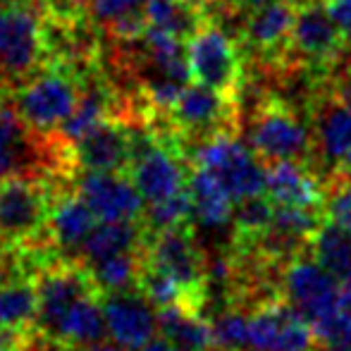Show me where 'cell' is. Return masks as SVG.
<instances>
[{
    "label": "cell",
    "mask_w": 351,
    "mask_h": 351,
    "mask_svg": "<svg viewBox=\"0 0 351 351\" xmlns=\"http://www.w3.org/2000/svg\"><path fill=\"white\" fill-rule=\"evenodd\" d=\"M0 3H3V0H0Z\"/></svg>",
    "instance_id": "cell-44"
},
{
    "label": "cell",
    "mask_w": 351,
    "mask_h": 351,
    "mask_svg": "<svg viewBox=\"0 0 351 351\" xmlns=\"http://www.w3.org/2000/svg\"><path fill=\"white\" fill-rule=\"evenodd\" d=\"M325 189H328L325 177L311 165L291 160L268 162L265 194L275 206H291V208H311L325 213Z\"/></svg>",
    "instance_id": "cell-21"
},
{
    "label": "cell",
    "mask_w": 351,
    "mask_h": 351,
    "mask_svg": "<svg viewBox=\"0 0 351 351\" xmlns=\"http://www.w3.org/2000/svg\"><path fill=\"white\" fill-rule=\"evenodd\" d=\"M213 335L220 351H249V311L232 306L213 323Z\"/></svg>",
    "instance_id": "cell-32"
},
{
    "label": "cell",
    "mask_w": 351,
    "mask_h": 351,
    "mask_svg": "<svg viewBox=\"0 0 351 351\" xmlns=\"http://www.w3.org/2000/svg\"><path fill=\"white\" fill-rule=\"evenodd\" d=\"M246 136L265 165L291 160L315 170V139L308 117L301 108L270 88L251 106Z\"/></svg>",
    "instance_id": "cell-1"
},
{
    "label": "cell",
    "mask_w": 351,
    "mask_h": 351,
    "mask_svg": "<svg viewBox=\"0 0 351 351\" xmlns=\"http://www.w3.org/2000/svg\"><path fill=\"white\" fill-rule=\"evenodd\" d=\"M268 3V0H213L206 8V14L215 22H227V19H241L256 10L258 5Z\"/></svg>",
    "instance_id": "cell-36"
},
{
    "label": "cell",
    "mask_w": 351,
    "mask_h": 351,
    "mask_svg": "<svg viewBox=\"0 0 351 351\" xmlns=\"http://www.w3.org/2000/svg\"><path fill=\"white\" fill-rule=\"evenodd\" d=\"M308 256L318 261L339 282L351 278V232L330 222L328 217L315 230L308 244Z\"/></svg>",
    "instance_id": "cell-29"
},
{
    "label": "cell",
    "mask_w": 351,
    "mask_h": 351,
    "mask_svg": "<svg viewBox=\"0 0 351 351\" xmlns=\"http://www.w3.org/2000/svg\"><path fill=\"white\" fill-rule=\"evenodd\" d=\"M280 291L311 325H318L339 308V280L308 254L294 256L282 265Z\"/></svg>",
    "instance_id": "cell-15"
},
{
    "label": "cell",
    "mask_w": 351,
    "mask_h": 351,
    "mask_svg": "<svg viewBox=\"0 0 351 351\" xmlns=\"http://www.w3.org/2000/svg\"><path fill=\"white\" fill-rule=\"evenodd\" d=\"M143 237H146V227L141 220H98L82 244L79 258L91 265L110 256L139 251L143 246Z\"/></svg>",
    "instance_id": "cell-24"
},
{
    "label": "cell",
    "mask_w": 351,
    "mask_h": 351,
    "mask_svg": "<svg viewBox=\"0 0 351 351\" xmlns=\"http://www.w3.org/2000/svg\"><path fill=\"white\" fill-rule=\"evenodd\" d=\"M108 335L127 351H139L158 335V308L136 287L103 294Z\"/></svg>",
    "instance_id": "cell-19"
},
{
    "label": "cell",
    "mask_w": 351,
    "mask_h": 351,
    "mask_svg": "<svg viewBox=\"0 0 351 351\" xmlns=\"http://www.w3.org/2000/svg\"><path fill=\"white\" fill-rule=\"evenodd\" d=\"M67 151H70L74 172L77 170L127 172L132 162L130 125L115 115L103 117L82 139L74 141Z\"/></svg>",
    "instance_id": "cell-18"
},
{
    "label": "cell",
    "mask_w": 351,
    "mask_h": 351,
    "mask_svg": "<svg viewBox=\"0 0 351 351\" xmlns=\"http://www.w3.org/2000/svg\"><path fill=\"white\" fill-rule=\"evenodd\" d=\"M38 313L36 275L10 270L0 280V330L14 335H34Z\"/></svg>",
    "instance_id": "cell-22"
},
{
    "label": "cell",
    "mask_w": 351,
    "mask_h": 351,
    "mask_svg": "<svg viewBox=\"0 0 351 351\" xmlns=\"http://www.w3.org/2000/svg\"><path fill=\"white\" fill-rule=\"evenodd\" d=\"M108 328L103 315V294H86L62 315L58 323L51 344L62 349L88 347V344L103 342Z\"/></svg>",
    "instance_id": "cell-23"
},
{
    "label": "cell",
    "mask_w": 351,
    "mask_h": 351,
    "mask_svg": "<svg viewBox=\"0 0 351 351\" xmlns=\"http://www.w3.org/2000/svg\"><path fill=\"white\" fill-rule=\"evenodd\" d=\"M296 10V0H268L241 17L237 41L244 53L246 67L270 72L285 60Z\"/></svg>",
    "instance_id": "cell-12"
},
{
    "label": "cell",
    "mask_w": 351,
    "mask_h": 351,
    "mask_svg": "<svg viewBox=\"0 0 351 351\" xmlns=\"http://www.w3.org/2000/svg\"><path fill=\"white\" fill-rule=\"evenodd\" d=\"M141 254L146 261L177 280L186 294V308L204 313L208 301V258L194 234L191 222L148 232Z\"/></svg>",
    "instance_id": "cell-5"
},
{
    "label": "cell",
    "mask_w": 351,
    "mask_h": 351,
    "mask_svg": "<svg viewBox=\"0 0 351 351\" xmlns=\"http://www.w3.org/2000/svg\"><path fill=\"white\" fill-rule=\"evenodd\" d=\"M335 172H337V175H342L344 180L351 182V151L342 158V162H339V165L335 167Z\"/></svg>",
    "instance_id": "cell-42"
},
{
    "label": "cell",
    "mask_w": 351,
    "mask_h": 351,
    "mask_svg": "<svg viewBox=\"0 0 351 351\" xmlns=\"http://www.w3.org/2000/svg\"><path fill=\"white\" fill-rule=\"evenodd\" d=\"M86 3H88V0H86Z\"/></svg>",
    "instance_id": "cell-45"
},
{
    "label": "cell",
    "mask_w": 351,
    "mask_h": 351,
    "mask_svg": "<svg viewBox=\"0 0 351 351\" xmlns=\"http://www.w3.org/2000/svg\"><path fill=\"white\" fill-rule=\"evenodd\" d=\"M158 335L170 339L182 351H220L213 335V323L204 318V313L180 304L158 308Z\"/></svg>",
    "instance_id": "cell-25"
},
{
    "label": "cell",
    "mask_w": 351,
    "mask_h": 351,
    "mask_svg": "<svg viewBox=\"0 0 351 351\" xmlns=\"http://www.w3.org/2000/svg\"><path fill=\"white\" fill-rule=\"evenodd\" d=\"M249 351H323L313 325L282 296L249 311Z\"/></svg>",
    "instance_id": "cell-14"
},
{
    "label": "cell",
    "mask_w": 351,
    "mask_h": 351,
    "mask_svg": "<svg viewBox=\"0 0 351 351\" xmlns=\"http://www.w3.org/2000/svg\"><path fill=\"white\" fill-rule=\"evenodd\" d=\"M325 182V217L351 232V182L337 172H332Z\"/></svg>",
    "instance_id": "cell-33"
},
{
    "label": "cell",
    "mask_w": 351,
    "mask_h": 351,
    "mask_svg": "<svg viewBox=\"0 0 351 351\" xmlns=\"http://www.w3.org/2000/svg\"><path fill=\"white\" fill-rule=\"evenodd\" d=\"M88 19L112 41H132L146 32V0H88Z\"/></svg>",
    "instance_id": "cell-26"
},
{
    "label": "cell",
    "mask_w": 351,
    "mask_h": 351,
    "mask_svg": "<svg viewBox=\"0 0 351 351\" xmlns=\"http://www.w3.org/2000/svg\"><path fill=\"white\" fill-rule=\"evenodd\" d=\"M88 268H91L93 278H96L98 287L103 289V294L132 289V287H136V278H139L141 249L110 256V258H106V261L91 263Z\"/></svg>",
    "instance_id": "cell-30"
},
{
    "label": "cell",
    "mask_w": 351,
    "mask_h": 351,
    "mask_svg": "<svg viewBox=\"0 0 351 351\" xmlns=\"http://www.w3.org/2000/svg\"><path fill=\"white\" fill-rule=\"evenodd\" d=\"M323 5L342 36L344 48L351 51V0H323Z\"/></svg>",
    "instance_id": "cell-37"
},
{
    "label": "cell",
    "mask_w": 351,
    "mask_h": 351,
    "mask_svg": "<svg viewBox=\"0 0 351 351\" xmlns=\"http://www.w3.org/2000/svg\"><path fill=\"white\" fill-rule=\"evenodd\" d=\"M62 180L56 182V191H53L51 201V215H48V241L60 256L67 258H77L72 254L82 251V244L91 230L96 227L98 217L93 215L86 201L74 191L72 182L65 186L60 184Z\"/></svg>",
    "instance_id": "cell-20"
},
{
    "label": "cell",
    "mask_w": 351,
    "mask_h": 351,
    "mask_svg": "<svg viewBox=\"0 0 351 351\" xmlns=\"http://www.w3.org/2000/svg\"><path fill=\"white\" fill-rule=\"evenodd\" d=\"M194 220V208H191V194L189 186L180 194L170 196V199L156 201V204H148L143 210V227L148 232H158L165 230V227H175V225H186V222Z\"/></svg>",
    "instance_id": "cell-31"
},
{
    "label": "cell",
    "mask_w": 351,
    "mask_h": 351,
    "mask_svg": "<svg viewBox=\"0 0 351 351\" xmlns=\"http://www.w3.org/2000/svg\"><path fill=\"white\" fill-rule=\"evenodd\" d=\"M46 65L41 0L0 3V70L10 88Z\"/></svg>",
    "instance_id": "cell-6"
},
{
    "label": "cell",
    "mask_w": 351,
    "mask_h": 351,
    "mask_svg": "<svg viewBox=\"0 0 351 351\" xmlns=\"http://www.w3.org/2000/svg\"><path fill=\"white\" fill-rule=\"evenodd\" d=\"M5 88H10V84H8V79H5L3 70H0V91H5Z\"/></svg>",
    "instance_id": "cell-43"
},
{
    "label": "cell",
    "mask_w": 351,
    "mask_h": 351,
    "mask_svg": "<svg viewBox=\"0 0 351 351\" xmlns=\"http://www.w3.org/2000/svg\"><path fill=\"white\" fill-rule=\"evenodd\" d=\"M139 351H182L180 347H175V344L170 342V339L165 337H153L148 344H143Z\"/></svg>",
    "instance_id": "cell-39"
},
{
    "label": "cell",
    "mask_w": 351,
    "mask_h": 351,
    "mask_svg": "<svg viewBox=\"0 0 351 351\" xmlns=\"http://www.w3.org/2000/svg\"><path fill=\"white\" fill-rule=\"evenodd\" d=\"M72 186L98 220H141L146 201L127 172L77 170Z\"/></svg>",
    "instance_id": "cell-17"
},
{
    "label": "cell",
    "mask_w": 351,
    "mask_h": 351,
    "mask_svg": "<svg viewBox=\"0 0 351 351\" xmlns=\"http://www.w3.org/2000/svg\"><path fill=\"white\" fill-rule=\"evenodd\" d=\"M62 351H127L115 342H96L88 347H74V349H62Z\"/></svg>",
    "instance_id": "cell-40"
},
{
    "label": "cell",
    "mask_w": 351,
    "mask_h": 351,
    "mask_svg": "<svg viewBox=\"0 0 351 351\" xmlns=\"http://www.w3.org/2000/svg\"><path fill=\"white\" fill-rule=\"evenodd\" d=\"M206 10L194 0H146V22L151 29L189 41L206 22Z\"/></svg>",
    "instance_id": "cell-28"
},
{
    "label": "cell",
    "mask_w": 351,
    "mask_h": 351,
    "mask_svg": "<svg viewBox=\"0 0 351 351\" xmlns=\"http://www.w3.org/2000/svg\"><path fill=\"white\" fill-rule=\"evenodd\" d=\"M167 120L177 136L184 141L186 153L191 151V146L210 136L241 132V110L237 98L196 82H189L182 88L177 101L167 110Z\"/></svg>",
    "instance_id": "cell-9"
},
{
    "label": "cell",
    "mask_w": 351,
    "mask_h": 351,
    "mask_svg": "<svg viewBox=\"0 0 351 351\" xmlns=\"http://www.w3.org/2000/svg\"><path fill=\"white\" fill-rule=\"evenodd\" d=\"M14 175L72 182L74 167L56 136H38L24 125L5 88L0 91V180Z\"/></svg>",
    "instance_id": "cell-2"
},
{
    "label": "cell",
    "mask_w": 351,
    "mask_h": 351,
    "mask_svg": "<svg viewBox=\"0 0 351 351\" xmlns=\"http://www.w3.org/2000/svg\"><path fill=\"white\" fill-rule=\"evenodd\" d=\"M8 96L34 134L53 136L77 108L82 79L56 62H46L32 77L8 88Z\"/></svg>",
    "instance_id": "cell-3"
},
{
    "label": "cell",
    "mask_w": 351,
    "mask_h": 351,
    "mask_svg": "<svg viewBox=\"0 0 351 351\" xmlns=\"http://www.w3.org/2000/svg\"><path fill=\"white\" fill-rule=\"evenodd\" d=\"M12 254H14V246L8 241V237L0 232V280L8 275L10 263H12Z\"/></svg>",
    "instance_id": "cell-38"
},
{
    "label": "cell",
    "mask_w": 351,
    "mask_h": 351,
    "mask_svg": "<svg viewBox=\"0 0 351 351\" xmlns=\"http://www.w3.org/2000/svg\"><path fill=\"white\" fill-rule=\"evenodd\" d=\"M53 177L14 175L0 180V232L14 249H53L48 215L56 191Z\"/></svg>",
    "instance_id": "cell-4"
},
{
    "label": "cell",
    "mask_w": 351,
    "mask_h": 351,
    "mask_svg": "<svg viewBox=\"0 0 351 351\" xmlns=\"http://www.w3.org/2000/svg\"><path fill=\"white\" fill-rule=\"evenodd\" d=\"M320 84H323V88L328 93H332L335 98L351 106V51H347L335 62V67L325 74V79Z\"/></svg>",
    "instance_id": "cell-35"
},
{
    "label": "cell",
    "mask_w": 351,
    "mask_h": 351,
    "mask_svg": "<svg viewBox=\"0 0 351 351\" xmlns=\"http://www.w3.org/2000/svg\"><path fill=\"white\" fill-rule=\"evenodd\" d=\"M339 308L351 313V278L339 282Z\"/></svg>",
    "instance_id": "cell-41"
},
{
    "label": "cell",
    "mask_w": 351,
    "mask_h": 351,
    "mask_svg": "<svg viewBox=\"0 0 351 351\" xmlns=\"http://www.w3.org/2000/svg\"><path fill=\"white\" fill-rule=\"evenodd\" d=\"M304 112L315 139V170L328 180L351 151V106L335 98L318 84L306 101Z\"/></svg>",
    "instance_id": "cell-16"
},
{
    "label": "cell",
    "mask_w": 351,
    "mask_h": 351,
    "mask_svg": "<svg viewBox=\"0 0 351 351\" xmlns=\"http://www.w3.org/2000/svg\"><path fill=\"white\" fill-rule=\"evenodd\" d=\"M323 351H351V313L337 308L332 315L313 325Z\"/></svg>",
    "instance_id": "cell-34"
},
{
    "label": "cell",
    "mask_w": 351,
    "mask_h": 351,
    "mask_svg": "<svg viewBox=\"0 0 351 351\" xmlns=\"http://www.w3.org/2000/svg\"><path fill=\"white\" fill-rule=\"evenodd\" d=\"M344 53H347L344 41L323 0H304L296 10L285 60L275 70H301L323 82L325 74L332 70Z\"/></svg>",
    "instance_id": "cell-7"
},
{
    "label": "cell",
    "mask_w": 351,
    "mask_h": 351,
    "mask_svg": "<svg viewBox=\"0 0 351 351\" xmlns=\"http://www.w3.org/2000/svg\"><path fill=\"white\" fill-rule=\"evenodd\" d=\"M186 62L191 82L237 98L246 74V60L239 41L227 34L222 24L206 17L199 32L186 41Z\"/></svg>",
    "instance_id": "cell-10"
},
{
    "label": "cell",
    "mask_w": 351,
    "mask_h": 351,
    "mask_svg": "<svg viewBox=\"0 0 351 351\" xmlns=\"http://www.w3.org/2000/svg\"><path fill=\"white\" fill-rule=\"evenodd\" d=\"M189 170L191 162L184 143L158 136L153 143L132 156L127 175L132 177L143 201L156 204L184 191L189 186Z\"/></svg>",
    "instance_id": "cell-13"
},
{
    "label": "cell",
    "mask_w": 351,
    "mask_h": 351,
    "mask_svg": "<svg viewBox=\"0 0 351 351\" xmlns=\"http://www.w3.org/2000/svg\"><path fill=\"white\" fill-rule=\"evenodd\" d=\"M189 162L206 170L234 204L265 194V165L256 151L241 143L239 134H217L196 143L189 151Z\"/></svg>",
    "instance_id": "cell-8"
},
{
    "label": "cell",
    "mask_w": 351,
    "mask_h": 351,
    "mask_svg": "<svg viewBox=\"0 0 351 351\" xmlns=\"http://www.w3.org/2000/svg\"><path fill=\"white\" fill-rule=\"evenodd\" d=\"M36 289L38 313L36 325H34V335L38 339H43V342H51L62 315L82 296L98 294V291L103 294L91 268L82 258H67V256H58V258H53L51 263H46L38 270Z\"/></svg>",
    "instance_id": "cell-11"
},
{
    "label": "cell",
    "mask_w": 351,
    "mask_h": 351,
    "mask_svg": "<svg viewBox=\"0 0 351 351\" xmlns=\"http://www.w3.org/2000/svg\"><path fill=\"white\" fill-rule=\"evenodd\" d=\"M189 194L194 220H199L206 227H225L232 222L234 215V201L227 196V191L201 167L191 165L189 170Z\"/></svg>",
    "instance_id": "cell-27"
}]
</instances>
